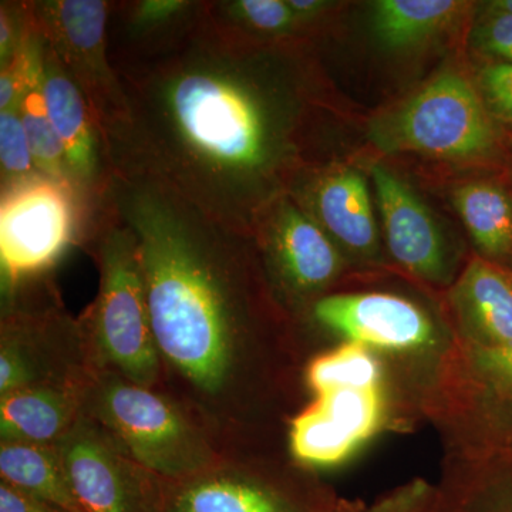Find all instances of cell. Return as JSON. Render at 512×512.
<instances>
[{"label":"cell","mask_w":512,"mask_h":512,"mask_svg":"<svg viewBox=\"0 0 512 512\" xmlns=\"http://www.w3.org/2000/svg\"><path fill=\"white\" fill-rule=\"evenodd\" d=\"M456 342L483 348L512 345V274L488 259L467 265L450 295Z\"/></svg>","instance_id":"d6986e66"},{"label":"cell","mask_w":512,"mask_h":512,"mask_svg":"<svg viewBox=\"0 0 512 512\" xmlns=\"http://www.w3.org/2000/svg\"><path fill=\"white\" fill-rule=\"evenodd\" d=\"M252 237L276 301L292 319L308 315L342 272L335 239L288 194L262 211Z\"/></svg>","instance_id":"30bf717a"},{"label":"cell","mask_w":512,"mask_h":512,"mask_svg":"<svg viewBox=\"0 0 512 512\" xmlns=\"http://www.w3.org/2000/svg\"><path fill=\"white\" fill-rule=\"evenodd\" d=\"M204 8L205 2L195 0L113 2L107 26L111 64L146 59L180 42Z\"/></svg>","instance_id":"ac0fdd59"},{"label":"cell","mask_w":512,"mask_h":512,"mask_svg":"<svg viewBox=\"0 0 512 512\" xmlns=\"http://www.w3.org/2000/svg\"><path fill=\"white\" fill-rule=\"evenodd\" d=\"M332 512H367V510L360 507V505L349 504L345 503V501H340L338 507H336Z\"/></svg>","instance_id":"d590c367"},{"label":"cell","mask_w":512,"mask_h":512,"mask_svg":"<svg viewBox=\"0 0 512 512\" xmlns=\"http://www.w3.org/2000/svg\"><path fill=\"white\" fill-rule=\"evenodd\" d=\"M278 42L204 13L180 42L114 66L127 110L104 136L111 173L167 187L215 221L252 235L282 197L285 120L271 79Z\"/></svg>","instance_id":"7a4b0ae2"},{"label":"cell","mask_w":512,"mask_h":512,"mask_svg":"<svg viewBox=\"0 0 512 512\" xmlns=\"http://www.w3.org/2000/svg\"><path fill=\"white\" fill-rule=\"evenodd\" d=\"M82 387L33 386L0 397V443L55 446L82 416Z\"/></svg>","instance_id":"ffe728a7"},{"label":"cell","mask_w":512,"mask_h":512,"mask_svg":"<svg viewBox=\"0 0 512 512\" xmlns=\"http://www.w3.org/2000/svg\"><path fill=\"white\" fill-rule=\"evenodd\" d=\"M484 103L498 119L512 123V63H494L480 73Z\"/></svg>","instance_id":"f546056e"},{"label":"cell","mask_w":512,"mask_h":512,"mask_svg":"<svg viewBox=\"0 0 512 512\" xmlns=\"http://www.w3.org/2000/svg\"><path fill=\"white\" fill-rule=\"evenodd\" d=\"M33 32L32 2L0 3V66L22 49Z\"/></svg>","instance_id":"f1b7e54d"},{"label":"cell","mask_w":512,"mask_h":512,"mask_svg":"<svg viewBox=\"0 0 512 512\" xmlns=\"http://www.w3.org/2000/svg\"><path fill=\"white\" fill-rule=\"evenodd\" d=\"M383 366L372 350L345 342L306 363L305 386L313 394L338 387H383Z\"/></svg>","instance_id":"d4e9b609"},{"label":"cell","mask_w":512,"mask_h":512,"mask_svg":"<svg viewBox=\"0 0 512 512\" xmlns=\"http://www.w3.org/2000/svg\"><path fill=\"white\" fill-rule=\"evenodd\" d=\"M343 247L370 255L379 232L365 177L349 168L303 175L286 192Z\"/></svg>","instance_id":"e0dca14e"},{"label":"cell","mask_w":512,"mask_h":512,"mask_svg":"<svg viewBox=\"0 0 512 512\" xmlns=\"http://www.w3.org/2000/svg\"><path fill=\"white\" fill-rule=\"evenodd\" d=\"M210 18L239 35L279 42L301 32L298 19L286 0H229L205 2Z\"/></svg>","instance_id":"484cf974"},{"label":"cell","mask_w":512,"mask_h":512,"mask_svg":"<svg viewBox=\"0 0 512 512\" xmlns=\"http://www.w3.org/2000/svg\"><path fill=\"white\" fill-rule=\"evenodd\" d=\"M372 140L387 153H412L444 160H476L497 143L490 110L466 77L444 72L403 106L377 120Z\"/></svg>","instance_id":"9c48e42d"},{"label":"cell","mask_w":512,"mask_h":512,"mask_svg":"<svg viewBox=\"0 0 512 512\" xmlns=\"http://www.w3.org/2000/svg\"><path fill=\"white\" fill-rule=\"evenodd\" d=\"M340 501L289 454L222 457L194 476L168 481L161 512H332Z\"/></svg>","instance_id":"52a82bcc"},{"label":"cell","mask_w":512,"mask_h":512,"mask_svg":"<svg viewBox=\"0 0 512 512\" xmlns=\"http://www.w3.org/2000/svg\"><path fill=\"white\" fill-rule=\"evenodd\" d=\"M0 512H69L0 481Z\"/></svg>","instance_id":"1f68e13d"},{"label":"cell","mask_w":512,"mask_h":512,"mask_svg":"<svg viewBox=\"0 0 512 512\" xmlns=\"http://www.w3.org/2000/svg\"><path fill=\"white\" fill-rule=\"evenodd\" d=\"M466 5L457 0H380L373 5V33L387 49L419 46L450 26Z\"/></svg>","instance_id":"603a6c76"},{"label":"cell","mask_w":512,"mask_h":512,"mask_svg":"<svg viewBox=\"0 0 512 512\" xmlns=\"http://www.w3.org/2000/svg\"><path fill=\"white\" fill-rule=\"evenodd\" d=\"M474 43L485 55L512 63V16H488L474 32Z\"/></svg>","instance_id":"4dcf8cb0"},{"label":"cell","mask_w":512,"mask_h":512,"mask_svg":"<svg viewBox=\"0 0 512 512\" xmlns=\"http://www.w3.org/2000/svg\"><path fill=\"white\" fill-rule=\"evenodd\" d=\"M301 28L311 25L330 8L332 3L323 0H286Z\"/></svg>","instance_id":"836d02e7"},{"label":"cell","mask_w":512,"mask_h":512,"mask_svg":"<svg viewBox=\"0 0 512 512\" xmlns=\"http://www.w3.org/2000/svg\"><path fill=\"white\" fill-rule=\"evenodd\" d=\"M40 69H42V63H40ZM40 69L20 103V116L28 134L37 171L70 184L74 188L62 141L57 136L47 113L42 83H40Z\"/></svg>","instance_id":"4316f807"},{"label":"cell","mask_w":512,"mask_h":512,"mask_svg":"<svg viewBox=\"0 0 512 512\" xmlns=\"http://www.w3.org/2000/svg\"><path fill=\"white\" fill-rule=\"evenodd\" d=\"M490 16H512V0H494L487 3Z\"/></svg>","instance_id":"e575fe53"},{"label":"cell","mask_w":512,"mask_h":512,"mask_svg":"<svg viewBox=\"0 0 512 512\" xmlns=\"http://www.w3.org/2000/svg\"><path fill=\"white\" fill-rule=\"evenodd\" d=\"M50 275L2 291L0 397L33 386L83 387L94 372L79 318Z\"/></svg>","instance_id":"5b68a950"},{"label":"cell","mask_w":512,"mask_h":512,"mask_svg":"<svg viewBox=\"0 0 512 512\" xmlns=\"http://www.w3.org/2000/svg\"><path fill=\"white\" fill-rule=\"evenodd\" d=\"M288 424V454L308 470L339 466L382 429L383 387H338L315 394Z\"/></svg>","instance_id":"4fadbf2b"},{"label":"cell","mask_w":512,"mask_h":512,"mask_svg":"<svg viewBox=\"0 0 512 512\" xmlns=\"http://www.w3.org/2000/svg\"><path fill=\"white\" fill-rule=\"evenodd\" d=\"M0 481L69 512H86L55 446L0 443Z\"/></svg>","instance_id":"7402d4cb"},{"label":"cell","mask_w":512,"mask_h":512,"mask_svg":"<svg viewBox=\"0 0 512 512\" xmlns=\"http://www.w3.org/2000/svg\"><path fill=\"white\" fill-rule=\"evenodd\" d=\"M104 200L137 238L160 390L222 457L286 454L306 363L254 237L147 178L111 173Z\"/></svg>","instance_id":"6da1fadb"},{"label":"cell","mask_w":512,"mask_h":512,"mask_svg":"<svg viewBox=\"0 0 512 512\" xmlns=\"http://www.w3.org/2000/svg\"><path fill=\"white\" fill-rule=\"evenodd\" d=\"M90 220L79 192L49 175L37 173L2 190V291L52 274L70 249L82 248Z\"/></svg>","instance_id":"ba28073f"},{"label":"cell","mask_w":512,"mask_h":512,"mask_svg":"<svg viewBox=\"0 0 512 512\" xmlns=\"http://www.w3.org/2000/svg\"><path fill=\"white\" fill-rule=\"evenodd\" d=\"M372 178L390 254L410 274L426 281H444L446 247L429 208L387 168L375 165Z\"/></svg>","instance_id":"2e32d148"},{"label":"cell","mask_w":512,"mask_h":512,"mask_svg":"<svg viewBox=\"0 0 512 512\" xmlns=\"http://www.w3.org/2000/svg\"><path fill=\"white\" fill-rule=\"evenodd\" d=\"M82 414L156 476L180 481L221 460L210 437L183 406L160 389L94 370L83 384Z\"/></svg>","instance_id":"277c9868"},{"label":"cell","mask_w":512,"mask_h":512,"mask_svg":"<svg viewBox=\"0 0 512 512\" xmlns=\"http://www.w3.org/2000/svg\"><path fill=\"white\" fill-rule=\"evenodd\" d=\"M454 207L481 254L493 261L512 256V200L503 187L488 181L461 185Z\"/></svg>","instance_id":"cb8c5ba5"},{"label":"cell","mask_w":512,"mask_h":512,"mask_svg":"<svg viewBox=\"0 0 512 512\" xmlns=\"http://www.w3.org/2000/svg\"><path fill=\"white\" fill-rule=\"evenodd\" d=\"M40 83L47 113L66 153L74 190L93 217L111 177L103 136L82 90L43 39Z\"/></svg>","instance_id":"9a60e30c"},{"label":"cell","mask_w":512,"mask_h":512,"mask_svg":"<svg viewBox=\"0 0 512 512\" xmlns=\"http://www.w3.org/2000/svg\"><path fill=\"white\" fill-rule=\"evenodd\" d=\"M37 173L19 107L0 111V187L5 190Z\"/></svg>","instance_id":"83f0119b"},{"label":"cell","mask_w":512,"mask_h":512,"mask_svg":"<svg viewBox=\"0 0 512 512\" xmlns=\"http://www.w3.org/2000/svg\"><path fill=\"white\" fill-rule=\"evenodd\" d=\"M82 248L100 274L96 299L77 316L93 369L161 389V365L137 238L104 197Z\"/></svg>","instance_id":"3957f363"},{"label":"cell","mask_w":512,"mask_h":512,"mask_svg":"<svg viewBox=\"0 0 512 512\" xmlns=\"http://www.w3.org/2000/svg\"><path fill=\"white\" fill-rule=\"evenodd\" d=\"M56 448L84 511H163L168 481L127 456L89 417L82 414Z\"/></svg>","instance_id":"7c38bea8"},{"label":"cell","mask_w":512,"mask_h":512,"mask_svg":"<svg viewBox=\"0 0 512 512\" xmlns=\"http://www.w3.org/2000/svg\"><path fill=\"white\" fill-rule=\"evenodd\" d=\"M454 463L431 512H512V456Z\"/></svg>","instance_id":"44dd1931"},{"label":"cell","mask_w":512,"mask_h":512,"mask_svg":"<svg viewBox=\"0 0 512 512\" xmlns=\"http://www.w3.org/2000/svg\"><path fill=\"white\" fill-rule=\"evenodd\" d=\"M426 407L447 434L454 457L512 456V345L454 343Z\"/></svg>","instance_id":"8992f818"},{"label":"cell","mask_w":512,"mask_h":512,"mask_svg":"<svg viewBox=\"0 0 512 512\" xmlns=\"http://www.w3.org/2000/svg\"><path fill=\"white\" fill-rule=\"evenodd\" d=\"M111 5L106 0L32 2L37 33L82 90L103 141L127 110L126 93L109 55Z\"/></svg>","instance_id":"8fae6325"},{"label":"cell","mask_w":512,"mask_h":512,"mask_svg":"<svg viewBox=\"0 0 512 512\" xmlns=\"http://www.w3.org/2000/svg\"><path fill=\"white\" fill-rule=\"evenodd\" d=\"M309 319L367 349L413 352L436 343L427 313L390 293H336L313 303Z\"/></svg>","instance_id":"5bb4252c"},{"label":"cell","mask_w":512,"mask_h":512,"mask_svg":"<svg viewBox=\"0 0 512 512\" xmlns=\"http://www.w3.org/2000/svg\"><path fill=\"white\" fill-rule=\"evenodd\" d=\"M431 504H433V493L416 488L384 501L369 512H431Z\"/></svg>","instance_id":"d6a6232c"}]
</instances>
